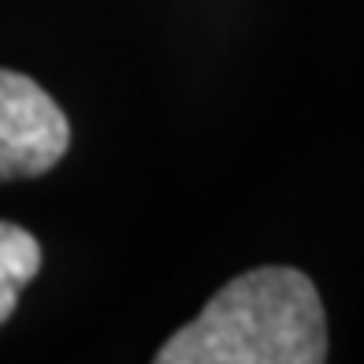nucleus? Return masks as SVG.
Returning <instances> with one entry per match:
<instances>
[{"instance_id":"nucleus-2","label":"nucleus","mask_w":364,"mask_h":364,"mask_svg":"<svg viewBox=\"0 0 364 364\" xmlns=\"http://www.w3.org/2000/svg\"><path fill=\"white\" fill-rule=\"evenodd\" d=\"M71 145L60 105L34 78L0 71V182L45 175Z\"/></svg>"},{"instance_id":"nucleus-3","label":"nucleus","mask_w":364,"mask_h":364,"mask_svg":"<svg viewBox=\"0 0 364 364\" xmlns=\"http://www.w3.org/2000/svg\"><path fill=\"white\" fill-rule=\"evenodd\" d=\"M41 272V245L30 230L4 223L0 220V323H4L15 305H19V294Z\"/></svg>"},{"instance_id":"nucleus-1","label":"nucleus","mask_w":364,"mask_h":364,"mask_svg":"<svg viewBox=\"0 0 364 364\" xmlns=\"http://www.w3.org/2000/svg\"><path fill=\"white\" fill-rule=\"evenodd\" d=\"M160 364H320L327 323L312 279L297 268H253L212 297L201 316L160 346Z\"/></svg>"}]
</instances>
